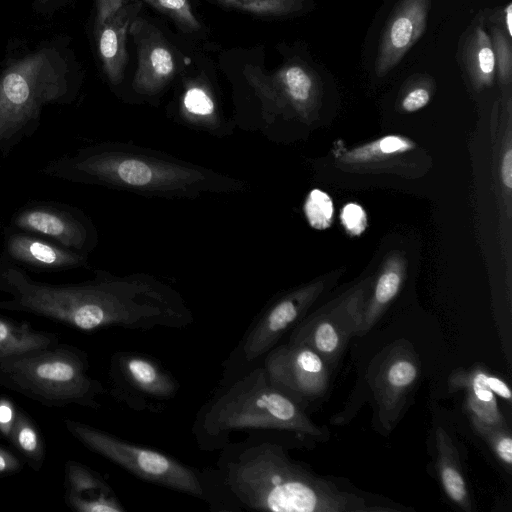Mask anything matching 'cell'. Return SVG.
Instances as JSON below:
<instances>
[{
	"label": "cell",
	"instance_id": "4fadbf2b",
	"mask_svg": "<svg viewBox=\"0 0 512 512\" xmlns=\"http://www.w3.org/2000/svg\"><path fill=\"white\" fill-rule=\"evenodd\" d=\"M1 257L37 272H58L87 266L88 254L65 248L25 231L6 228Z\"/></svg>",
	"mask_w": 512,
	"mask_h": 512
},
{
	"label": "cell",
	"instance_id": "7a4b0ae2",
	"mask_svg": "<svg viewBox=\"0 0 512 512\" xmlns=\"http://www.w3.org/2000/svg\"><path fill=\"white\" fill-rule=\"evenodd\" d=\"M42 173L67 182L102 186L145 197L195 199L234 194L247 183L166 152L125 142H101L51 160Z\"/></svg>",
	"mask_w": 512,
	"mask_h": 512
},
{
	"label": "cell",
	"instance_id": "4316f807",
	"mask_svg": "<svg viewBox=\"0 0 512 512\" xmlns=\"http://www.w3.org/2000/svg\"><path fill=\"white\" fill-rule=\"evenodd\" d=\"M340 219L343 227L352 236L361 235L367 228L366 212L357 203H347L341 210Z\"/></svg>",
	"mask_w": 512,
	"mask_h": 512
},
{
	"label": "cell",
	"instance_id": "277c9868",
	"mask_svg": "<svg viewBox=\"0 0 512 512\" xmlns=\"http://www.w3.org/2000/svg\"><path fill=\"white\" fill-rule=\"evenodd\" d=\"M191 431L203 451L220 450L230 442L231 434L239 431L324 436L305 410L270 384L261 364L220 381L196 413Z\"/></svg>",
	"mask_w": 512,
	"mask_h": 512
},
{
	"label": "cell",
	"instance_id": "9a60e30c",
	"mask_svg": "<svg viewBox=\"0 0 512 512\" xmlns=\"http://www.w3.org/2000/svg\"><path fill=\"white\" fill-rule=\"evenodd\" d=\"M67 503L79 512H125L126 509L107 482L89 467L66 463Z\"/></svg>",
	"mask_w": 512,
	"mask_h": 512
},
{
	"label": "cell",
	"instance_id": "9c48e42d",
	"mask_svg": "<svg viewBox=\"0 0 512 512\" xmlns=\"http://www.w3.org/2000/svg\"><path fill=\"white\" fill-rule=\"evenodd\" d=\"M260 364L270 384L303 410L328 390L329 365L307 346L278 344Z\"/></svg>",
	"mask_w": 512,
	"mask_h": 512
},
{
	"label": "cell",
	"instance_id": "7c38bea8",
	"mask_svg": "<svg viewBox=\"0 0 512 512\" xmlns=\"http://www.w3.org/2000/svg\"><path fill=\"white\" fill-rule=\"evenodd\" d=\"M10 228L36 234L84 254L92 252L98 243L97 230L90 218L65 204H27L13 214Z\"/></svg>",
	"mask_w": 512,
	"mask_h": 512
},
{
	"label": "cell",
	"instance_id": "83f0119b",
	"mask_svg": "<svg viewBox=\"0 0 512 512\" xmlns=\"http://www.w3.org/2000/svg\"><path fill=\"white\" fill-rule=\"evenodd\" d=\"M430 82L431 81L425 80L424 78L420 83L415 84V86L407 91L401 101V107L404 111L415 112L429 103L431 99V89L428 84Z\"/></svg>",
	"mask_w": 512,
	"mask_h": 512
},
{
	"label": "cell",
	"instance_id": "e0dca14e",
	"mask_svg": "<svg viewBox=\"0 0 512 512\" xmlns=\"http://www.w3.org/2000/svg\"><path fill=\"white\" fill-rule=\"evenodd\" d=\"M450 386L466 390L465 407L472 423L503 425L504 418L498 408L496 395L485 382V371H457L450 377Z\"/></svg>",
	"mask_w": 512,
	"mask_h": 512
},
{
	"label": "cell",
	"instance_id": "ba28073f",
	"mask_svg": "<svg viewBox=\"0 0 512 512\" xmlns=\"http://www.w3.org/2000/svg\"><path fill=\"white\" fill-rule=\"evenodd\" d=\"M108 379L110 395L137 412H162L180 389L178 380L158 359L137 351L115 352Z\"/></svg>",
	"mask_w": 512,
	"mask_h": 512
},
{
	"label": "cell",
	"instance_id": "6da1fadb",
	"mask_svg": "<svg viewBox=\"0 0 512 512\" xmlns=\"http://www.w3.org/2000/svg\"><path fill=\"white\" fill-rule=\"evenodd\" d=\"M285 432L250 431L229 442L200 470L202 500L214 512H377L364 497L341 490L294 461L281 440Z\"/></svg>",
	"mask_w": 512,
	"mask_h": 512
},
{
	"label": "cell",
	"instance_id": "1f68e13d",
	"mask_svg": "<svg viewBox=\"0 0 512 512\" xmlns=\"http://www.w3.org/2000/svg\"><path fill=\"white\" fill-rule=\"evenodd\" d=\"M21 467L20 460L9 450L0 446V475L17 473Z\"/></svg>",
	"mask_w": 512,
	"mask_h": 512
},
{
	"label": "cell",
	"instance_id": "7402d4cb",
	"mask_svg": "<svg viewBox=\"0 0 512 512\" xmlns=\"http://www.w3.org/2000/svg\"><path fill=\"white\" fill-rule=\"evenodd\" d=\"M8 439L29 465L38 471L45 457L43 440L32 420L19 410Z\"/></svg>",
	"mask_w": 512,
	"mask_h": 512
},
{
	"label": "cell",
	"instance_id": "d590c367",
	"mask_svg": "<svg viewBox=\"0 0 512 512\" xmlns=\"http://www.w3.org/2000/svg\"><path fill=\"white\" fill-rule=\"evenodd\" d=\"M504 24L507 35L512 37V4L508 3L504 8Z\"/></svg>",
	"mask_w": 512,
	"mask_h": 512
},
{
	"label": "cell",
	"instance_id": "e575fe53",
	"mask_svg": "<svg viewBox=\"0 0 512 512\" xmlns=\"http://www.w3.org/2000/svg\"><path fill=\"white\" fill-rule=\"evenodd\" d=\"M159 3L170 10H173L181 15H186L187 18H191L190 13L187 10L186 0H158ZM192 19V18H191Z\"/></svg>",
	"mask_w": 512,
	"mask_h": 512
},
{
	"label": "cell",
	"instance_id": "d6986e66",
	"mask_svg": "<svg viewBox=\"0 0 512 512\" xmlns=\"http://www.w3.org/2000/svg\"><path fill=\"white\" fill-rule=\"evenodd\" d=\"M436 467L446 495L462 510L470 512L472 503L460 465V458L451 437L439 426L435 432Z\"/></svg>",
	"mask_w": 512,
	"mask_h": 512
},
{
	"label": "cell",
	"instance_id": "484cf974",
	"mask_svg": "<svg viewBox=\"0 0 512 512\" xmlns=\"http://www.w3.org/2000/svg\"><path fill=\"white\" fill-rule=\"evenodd\" d=\"M491 40L495 55V71L502 83H510L512 76L511 38L505 30L493 26Z\"/></svg>",
	"mask_w": 512,
	"mask_h": 512
},
{
	"label": "cell",
	"instance_id": "603a6c76",
	"mask_svg": "<svg viewBox=\"0 0 512 512\" xmlns=\"http://www.w3.org/2000/svg\"><path fill=\"white\" fill-rule=\"evenodd\" d=\"M142 66L135 88L139 93L154 94L172 74L174 62L166 48L155 46L149 51L148 57L144 58Z\"/></svg>",
	"mask_w": 512,
	"mask_h": 512
},
{
	"label": "cell",
	"instance_id": "d4e9b609",
	"mask_svg": "<svg viewBox=\"0 0 512 512\" xmlns=\"http://www.w3.org/2000/svg\"><path fill=\"white\" fill-rule=\"evenodd\" d=\"M304 211L311 227L317 230L327 229L333 220V201L326 192L313 189L307 196Z\"/></svg>",
	"mask_w": 512,
	"mask_h": 512
},
{
	"label": "cell",
	"instance_id": "836d02e7",
	"mask_svg": "<svg viewBox=\"0 0 512 512\" xmlns=\"http://www.w3.org/2000/svg\"><path fill=\"white\" fill-rule=\"evenodd\" d=\"M501 176L504 186L512 188V150L508 149L502 159Z\"/></svg>",
	"mask_w": 512,
	"mask_h": 512
},
{
	"label": "cell",
	"instance_id": "8fae6325",
	"mask_svg": "<svg viewBox=\"0 0 512 512\" xmlns=\"http://www.w3.org/2000/svg\"><path fill=\"white\" fill-rule=\"evenodd\" d=\"M419 375L416 353L409 343L397 341L372 362L368 380L382 425L390 430L407 404Z\"/></svg>",
	"mask_w": 512,
	"mask_h": 512
},
{
	"label": "cell",
	"instance_id": "cb8c5ba5",
	"mask_svg": "<svg viewBox=\"0 0 512 512\" xmlns=\"http://www.w3.org/2000/svg\"><path fill=\"white\" fill-rule=\"evenodd\" d=\"M472 426L486 440L497 458L510 471L512 465V438L506 425L472 423Z\"/></svg>",
	"mask_w": 512,
	"mask_h": 512
},
{
	"label": "cell",
	"instance_id": "5b68a950",
	"mask_svg": "<svg viewBox=\"0 0 512 512\" xmlns=\"http://www.w3.org/2000/svg\"><path fill=\"white\" fill-rule=\"evenodd\" d=\"M0 386L47 407L77 405L95 410L106 391L89 374L86 352L59 343L0 356Z\"/></svg>",
	"mask_w": 512,
	"mask_h": 512
},
{
	"label": "cell",
	"instance_id": "d6a6232c",
	"mask_svg": "<svg viewBox=\"0 0 512 512\" xmlns=\"http://www.w3.org/2000/svg\"><path fill=\"white\" fill-rule=\"evenodd\" d=\"M485 382L495 395L501 397L507 402L511 401V391L506 382L487 372H485Z\"/></svg>",
	"mask_w": 512,
	"mask_h": 512
},
{
	"label": "cell",
	"instance_id": "2e32d148",
	"mask_svg": "<svg viewBox=\"0 0 512 512\" xmlns=\"http://www.w3.org/2000/svg\"><path fill=\"white\" fill-rule=\"evenodd\" d=\"M117 7H96L94 35L104 72L113 85L120 83L124 63L125 24L117 15Z\"/></svg>",
	"mask_w": 512,
	"mask_h": 512
},
{
	"label": "cell",
	"instance_id": "30bf717a",
	"mask_svg": "<svg viewBox=\"0 0 512 512\" xmlns=\"http://www.w3.org/2000/svg\"><path fill=\"white\" fill-rule=\"evenodd\" d=\"M364 298L360 289L304 317L291 331L288 343L307 346L329 366L334 365L350 339L357 336L366 305Z\"/></svg>",
	"mask_w": 512,
	"mask_h": 512
},
{
	"label": "cell",
	"instance_id": "4dcf8cb0",
	"mask_svg": "<svg viewBox=\"0 0 512 512\" xmlns=\"http://www.w3.org/2000/svg\"><path fill=\"white\" fill-rule=\"evenodd\" d=\"M411 147L412 144L409 141L396 135L385 136L379 141V149L385 154L405 152Z\"/></svg>",
	"mask_w": 512,
	"mask_h": 512
},
{
	"label": "cell",
	"instance_id": "44dd1931",
	"mask_svg": "<svg viewBox=\"0 0 512 512\" xmlns=\"http://www.w3.org/2000/svg\"><path fill=\"white\" fill-rule=\"evenodd\" d=\"M58 343L55 334L0 316V356L18 354Z\"/></svg>",
	"mask_w": 512,
	"mask_h": 512
},
{
	"label": "cell",
	"instance_id": "f546056e",
	"mask_svg": "<svg viewBox=\"0 0 512 512\" xmlns=\"http://www.w3.org/2000/svg\"><path fill=\"white\" fill-rule=\"evenodd\" d=\"M74 0H33V11L43 17L50 18L56 12L70 5Z\"/></svg>",
	"mask_w": 512,
	"mask_h": 512
},
{
	"label": "cell",
	"instance_id": "ac0fdd59",
	"mask_svg": "<svg viewBox=\"0 0 512 512\" xmlns=\"http://www.w3.org/2000/svg\"><path fill=\"white\" fill-rule=\"evenodd\" d=\"M276 85L264 87L262 94L275 106L283 107L290 102L295 109L303 112L313 104L317 95V79L313 71L299 64H293L282 69Z\"/></svg>",
	"mask_w": 512,
	"mask_h": 512
},
{
	"label": "cell",
	"instance_id": "5bb4252c",
	"mask_svg": "<svg viewBox=\"0 0 512 512\" xmlns=\"http://www.w3.org/2000/svg\"><path fill=\"white\" fill-rule=\"evenodd\" d=\"M432 0H400L382 33L375 72L386 75L418 41L426 29Z\"/></svg>",
	"mask_w": 512,
	"mask_h": 512
},
{
	"label": "cell",
	"instance_id": "f1b7e54d",
	"mask_svg": "<svg viewBox=\"0 0 512 512\" xmlns=\"http://www.w3.org/2000/svg\"><path fill=\"white\" fill-rule=\"evenodd\" d=\"M17 411L9 399L0 398V432L7 438L10 436Z\"/></svg>",
	"mask_w": 512,
	"mask_h": 512
},
{
	"label": "cell",
	"instance_id": "8992f818",
	"mask_svg": "<svg viewBox=\"0 0 512 512\" xmlns=\"http://www.w3.org/2000/svg\"><path fill=\"white\" fill-rule=\"evenodd\" d=\"M64 424L68 432L87 449L137 478L202 500L199 469L171 455L128 442L85 423L65 419Z\"/></svg>",
	"mask_w": 512,
	"mask_h": 512
},
{
	"label": "cell",
	"instance_id": "3957f363",
	"mask_svg": "<svg viewBox=\"0 0 512 512\" xmlns=\"http://www.w3.org/2000/svg\"><path fill=\"white\" fill-rule=\"evenodd\" d=\"M81 85L79 64L67 35L30 46L22 42L0 68V155L37 130L44 108L68 105Z\"/></svg>",
	"mask_w": 512,
	"mask_h": 512
},
{
	"label": "cell",
	"instance_id": "52a82bcc",
	"mask_svg": "<svg viewBox=\"0 0 512 512\" xmlns=\"http://www.w3.org/2000/svg\"><path fill=\"white\" fill-rule=\"evenodd\" d=\"M320 290L319 285H308L267 303L223 363L221 381L239 376L259 365L284 334L305 317Z\"/></svg>",
	"mask_w": 512,
	"mask_h": 512
},
{
	"label": "cell",
	"instance_id": "ffe728a7",
	"mask_svg": "<svg viewBox=\"0 0 512 512\" xmlns=\"http://www.w3.org/2000/svg\"><path fill=\"white\" fill-rule=\"evenodd\" d=\"M464 61L471 81L477 89L490 86L495 75V55L492 40L482 22L475 26L467 38Z\"/></svg>",
	"mask_w": 512,
	"mask_h": 512
}]
</instances>
